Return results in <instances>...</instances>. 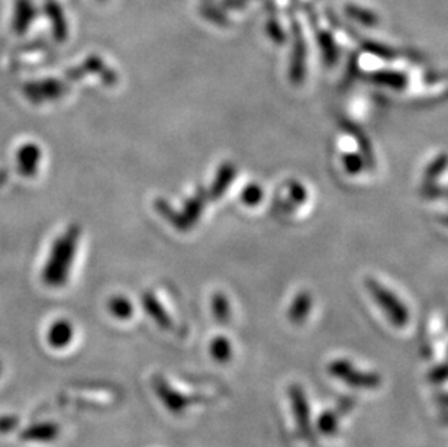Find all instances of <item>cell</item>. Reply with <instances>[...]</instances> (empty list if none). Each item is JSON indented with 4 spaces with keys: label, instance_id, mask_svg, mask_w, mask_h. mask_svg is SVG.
<instances>
[{
    "label": "cell",
    "instance_id": "cell-1",
    "mask_svg": "<svg viewBox=\"0 0 448 447\" xmlns=\"http://www.w3.org/2000/svg\"><path fill=\"white\" fill-rule=\"evenodd\" d=\"M82 230L79 226H70L51 246L47 262L43 269V280L47 286L61 288L67 283L74 263Z\"/></svg>",
    "mask_w": 448,
    "mask_h": 447
},
{
    "label": "cell",
    "instance_id": "cell-2",
    "mask_svg": "<svg viewBox=\"0 0 448 447\" xmlns=\"http://www.w3.org/2000/svg\"><path fill=\"white\" fill-rule=\"evenodd\" d=\"M326 370L329 377L338 379L356 389L375 391L379 389L382 385V377L378 372L361 370L356 367L348 359H335L329 362Z\"/></svg>",
    "mask_w": 448,
    "mask_h": 447
},
{
    "label": "cell",
    "instance_id": "cell-3",
    "mask_svg": "<svg viewBox=\"0 0 448 447\" xmlns=\"http://www.w3.org/2000/svg\"><path fill=\"white\" fill-rule=\"evenodd\" d=\"M366 286L371 293L373 300L378 303V305L383 310V312L395 327L402 328L409 322V310L395 293H392L383 285L373 279H368L366 282Z\"/></svg>",
    "mask_w": 448,
    "mask_h": 447
},
{
    "label": "cell",
    "instance_id": "cell-4",
    "mask_svg": "<svg viewBox=\"0 0 448 447\" xmlns=\"http://www.w3.org/2000/svg\"><path fill=\"white\" fill-rule=\"evenodd\" d=\"M153 389L167 411L176 416L183 414L191 405L205 401L203 395H188L180 392L178 389L173 388L169 381L161 375H156L153 378Z\"/></svg>",
    "mask_w": 448,
    "mask_h": 447
},
{
    "label": "cell",
    "instance_id": "cell-5",
    "mask_svg": "<svg viewBox=\"0 0 448 447\" xmlns=\"http://www.w3.org/2000/svg\"><path fill=\"white\" fill-rule=\"evenodd\" d=\"M289 401L297 433L301 437L314 441V427L311 419V406L304 388L299 384L289 386Z\"/></svg>",
    "mask_w": 448,
    "mask_h": 447
},
{
    "label": "cell",
    "instance_id": "cell-6",
    "mask_svg": "<svg viewBox=\"0 0 448 447\" xmlns=\"http://www.w3.org/2000/svg\"><path fill=\"white\" fill-rule=\"evenodd\" d=\"M67 92V83L57 79H46L40 82H29L23 88L25 96L32 103H46L63 98Z\"/></svg>",
    "mask_w": 448,
    "mask_h": 447
},
{
    "label": "cell",
    "instance_id": "cell-7",
    "mask_svg": "<svg viewBox=\"0 0 448 447\" xmlns=\"http://www.w3.org/2000/svg\"><path fill=\"white\" fill-rule=\"evenodd\" d=\"M41 157H43L41 148L36 144L22 145L16 153V164L19 173L25 177L35 176L36 170H38Z\"/></svg>",
    "mask_w": 448,
    "mask_h": 447
},
{
    "label": "cell",
    "instance_id": "cell-8",
    "mask_svg": "<svg viewBox=\"0 0 448 447\" xmlns=\"http://www.w3.org/2000/svg\"><path fill=\"white\" fill-rule=\"evenodd\" d=\"M142 307L148 312L163 330H171L173 328V320L161 305V303L157 300L154 293H144L142 296Z\"/></svg>",
    "mask_w": 448,
    "mask_h": 447
},
{
    "label": "cell",
    "instance_id": "cell-9",
    "mask_svg": "<svg viewBox=\"0 0 448 447\" xmlns=\"http://www.w3.org/2000/svg\"><path fill=\"white\" fill-rule=\"evenodd\" d=\"M36 16V9L31 0H16L12 26L16 33H25Z\"/></svg>",
    "mask_w": 448,
    "mask_h": 447
},
{
    "label": "cell",
    "instance_id": "cell-10",
    "mask_svg": "<svg viewBox=\"0 0 448 447\" xmlns=\"http://www.w3.org/2000/svg\"><path fill=\"white\" fill-rule=\"evenodd\" d=\"M73 335L74 330L71 322L67 320H58L54 324H51L47 339L50 346H53L54 349H63L71 343Z\"/></svg>",
    "mask_w": 448,
    "mask_h": 447
},
{
    "label": "cell",
    "instance_id": "cell-11",
    "mask_svg": "<svg viewBox=\"0 0 448 447\" xmlns=\"http://www.w3.org/2000/svg\"><path fill=\"white\" fill-rule=\"evenodd\" d=\"M60 428L53 423H38L26 427L21 433V438L23 441H53L58 437Z\"/></svg>",
    "mask_w": 448,
    "mask_h": 447
},
{
    "label": "cell",
    "instance_id": "cell-12",
    "mask_svg": "<svg viewBox=\"0 0 448 447\" xmlns=\"http://www.w3.org/2000/svg\"><path fill=\"white\" fill-rule=\"evenodd\" d=\"M46 11H47V16L50 18V21L53 23L54 38L58 43L65 41L67 35H68V25H67V19L63 14V9L55 2H48L46 5Z\"/></svg>",
    "mask_w": 448,
    "mask_h": 447
},
{
    "label": "cell",
    "instance_id": "cell-13",
    "mask_svg": "<svg viewBox=\"0 0 448 447\" xmlns=\"http://www.w3.org/2000/svg\"><path fill=\"white\" fill-rule=\"evenodd\" d=\"M312 310V298L309 293H299L289 310V320L293 324H302Z\"/></svg>",
    "mask_w": 448,
    "mask_h": 447
},
{
    "label": "cell",
    "instance_id": "cell-14",
    "mask_svg": "<svg viewBox=\"0 0 448 447\" xmlns=\"http://www.w3.org/2000/svg\"><path fill=\"white\" fill-rule=\"evenodd\" d=\"M209 354L218 363H228L234 354L233 343L223 335H216L209 343Z\"/></svg>",
    "mask_w": 448,
    "mask_h": 447
},
{
    "label": "cell",
    "instance_id": "cell-15",
    "mask_svg": "<svg viewBox=\"0 0 448 447\" xmlns=\"http://www.w3.org/2000/svg\"><path fill=\"white\" fill-rule=\"evenodd\" d=\"M316 427L324 436H335L340 430V416L335 409H326L318 417Z\"/></svg>",
    "mask_w": 448,
    "mask_h": 447
},
{
    "label": "cell",
    "instance_id": "cell-16",
    "mask_svg": "<svg viewBox=\"0 0 448 447\" xmlns=\"http://www.w3.org/2000/svg\"><path fill=\"white\" fill-rule=\"evenodd\" d=\"M109 312L118 320H129L134 314V307L127 296H114L107 303Z\"/></svg>",
    "mask_w": 448,
    "mask_h": 447
},
{
    "label": "cell",
    "instance_id": "cell-17",
    "mask_svg": "<svg viewBox=\"0 0 448 447\" xmlns=\"http://www.w3.org/2000/svg\"><path fill=\"white\" fill-rule=\"evenodd\" d=\"M212 314L215 320L222 324L231 320V305L223 293H215L212 296Z\"/></svg>",
    "mask_w": 448,
    "mask_h": 447
},
{
    "label": "cell",
    "instance_id": "cell-18",
    "mask_svg": "<svg viewBox=\"0 0 448 447\" xmlns=\"http://www.w3.org/2000/svg\"><path fill=\"white\" fill-rule=\"evenodd\" d=\"M346 12L350 18L356 19L357 22L366 25V26H373L378 23V15L373 12V11H368L366 8H361V6H357V5H347L346 6Z\"/></svg>",
    "mask_w": 448,
    "mask_h": 447
},
{
    "label": "cell",
    "instance_id": "cell-19",
    "mask_svg": "<svg viewBox=\"0 0 448 447\" xmlns=\"http://www.w3.org/2000/svg\"><path fill=\"white\" fill-rule=\"evenodd\" d=\"M447 379V369H445V364L441 363V364H437L434 366L431 370H430V381L432 384H444Z\"/></svg>",
    "mask_w": 448,
    "mask_h": 447
},
{
    "label": "cell",
    "instance_id": "cell-20",
    "mask_svg": "<svg viewBox=\"0 0 448 447\" xmlns=\"http://www.w3.org/2000/svg\"><path fill=\"white\" fill-rule=\"evenodd\" d=\"M18 426V420L15 417H2L0 419V433H9Z\"/></svg>",
    "mask_w": 448,
    "mask_h": 447
},
{
    "label": "cell",
    "instance_id": "cell-21",
    "mask_svg": "<svg viewBox=\"0 0 448 447\" xmlns=\"http://www.w3.org/2000/svg\"><path fill=\"white\" fill-rule=\"evenodd\" d=\"M269 32H270V36L273 40H277V41L283 40V32H282L277 22H274V23L272 21L269 22Z\"/></svg>",
    "mask_w": 448,
    "mask_h": 447
},
{
    "label": "cell",
    "instance_id": "cell-22",
    "mask_svg": "<svg viewBox=\"0 0 448 447\" xmlns=\"http://www.w3.org/2000/svg\"><path fill=\"white\" fill-rule=\"evenodd\" d=\"M248 192H250V195L245 196V201L248 204H257L258 202V196L261 195L260 189L258 188H251V189H248Z\"/></svg>",
    "mask_w": 448,
    "mask_h": 447
}]
</instances>
